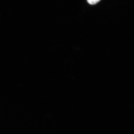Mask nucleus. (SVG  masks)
Returning <instances> with one entry per match:
<instances>
[{"label": "nucleus", "mask_w": 134, "mask_h": 134, "mask_svg": "<svg viewBox=\"0 0 134 134\" xmlns=\"http://www.w3.org/2000/svg\"><path fill=\"white\" fill-rule=\"evenodd\" d=\"M100 0H87V2L91 5H95Z\"/></svg>", "instance_id": "obj_1"}]
</instances>
